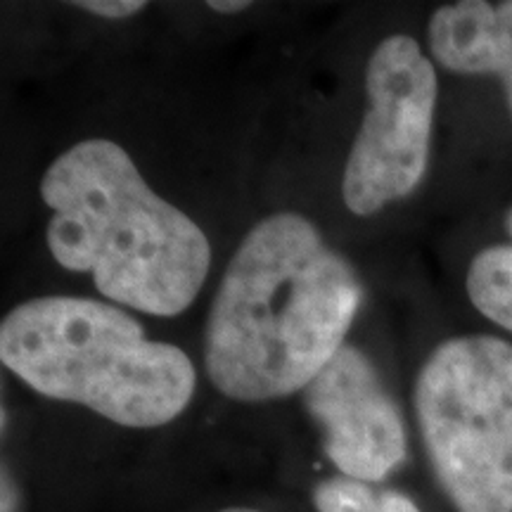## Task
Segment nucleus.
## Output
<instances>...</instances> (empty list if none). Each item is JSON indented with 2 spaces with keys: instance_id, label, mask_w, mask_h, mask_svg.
<instances>
[{
  "instance_id": "2",
  "label": "nucleus",
  "mask_w": 512,
  "mask_h": 512,
  "mask_svg": "<svg viewBox=\"0 0 512 512\" xmlns=\"http://www.w3.org/2000/svg\"><path fill=\"white\" fill-rule=\"evenodd\" d=\"M53 211L46 245L62 268L91 273L105 299L147 316L190 309L211 268V245L185 211L147 185L119 143L88 138L41 181Z\"/></svg>"
},
{
  "instance_id": "9",
  "label": "nucleus",
  "mask_w": 512,
  "mask_h": 512,
  "mask_svg": "<svg viewBox=\"0 0 512 512\" xmlns=\"http://www.w3.org/2000/svg\"><path fill=\"white\" fill-rule=\"evenodd\" d=\"M467 294L486 318L512 332V245L489 247L472 259Z\"/></svg>"
},
{
  "instance_id": "12",
  "label": "nucleus",
  "mask_w": 512,
  "mask_h": 512,
  "mask_svg": "<svg viewBox=\"0 0 512 512\" xmlns=\"http://www.w3.org/2000/svg\"><path fill=\"white\" fill-rule=\"evenodd\" d=\"M214 512H268V510L259 508V505H249V503H230V505H221V508H216Z\"/></svg>"
},
{
  "instance_id": "7",
  "label": "nucleus",
  "mask_w": 512,
  "mask_h": 512,
  "mask_svg": "<svg viewBox=\"0 0 512 512\" xmlns=\"http://www.w3.org/2000/svg\"><path fill=\"white\" fill-rule=\"evenodd\" d=\"M430 50L456 74H496L512 114V0H460L430 19Z\"/></svg>"
},
{
  "instance_id": "10",
  "label": "nucleus",
  "mask_w": 512,
  "mask_h": 512,
  "mask_svg": "<svg viewBox=\"0 0 512 512\" xmlns=\"http://www.w3.org/2000/svg\"><path fill=\"white\" fill-rule=\"evenodd\" d=\"M72 5L88 12V15L105 19H128L147 8V3H143V0H79V3Z\"/></svg>"
},
{
  "instance_id": "5",
  "label": "nucleus",
  "mask_w": 512,
  "mask_h": 512,
  "mask_svg": "<svg viewBox=\"0 0 512 512\" xmlns=\"http://www.w3.org/2000/svg\"><path fill=\"white\" fill-rule=\"evenodd\" d=\"M437 72L418 41L392 34L366 64L368 107L342 176L351 214L373 216L418 188L430 162Z\"/></svg>"
},
{
  "instance_id": "4",
  "label": "nucleus",
  "mask_w": 512,
  "mask_h": 512,
  "mask_svg": "<svg viewBox=\"0 0 512 512\" xmlns=\"http://www.w3.org/2000/svg\"><path fill=\"white\" fill-rule=\"evenodd\" d=\"M427 460L458 512H512V344L494 335L439 344L415 382Z\"/></svg>"
},
{
  "instance_id": "3",
  "label": "nucleus",
  "mask_w": 512,
  "mask_h": 512,
  "mask_svg": "<svg viewBox=\"0 0 512 512\" xmlns=\"http://www.w3.org/2000/svg\"><path fill=\"white\" fill-rule=\"evenodd\" d=\"M0 361L46 399L126 430H159L188 411L197 370L181 347L152 342L119 306L48 294L0 323Z\"/></svg>"
},
{
  "instance_id": "1",
  "label": "nucleus",
  "mask_w": 512,
  "mask_h": 512,
  "mask_svg": "<svg viewBox=\"0 0 512 512\" xmlns=\"http://www.w3.org/2000/svg\"><path fill=\"white\" fill-rule=\"evenodd\" d=\"M361 299L356 268L306 216H266L242 238L211 302V384L238 403L302 394L347 344Z\"/></svg>"
},
{
  "instance_id": "6",
  "label": "nucleus",
  "mask_w": 512,
  "mask_h": 512,
  "mask_svg": "<svg viewBox=\"0 0 512 512\" xmlns=\"http://www.w3.org/2000/svg\"><path fill=\"white\" fill-rule=\"evenodd\" d=\"M337 475L384 484L408 458L406 422L373 361L344 344L302 392Z\"/></svg>"
},
{
  "instance_id": "11",
  "label": "nucleus",
  "mask_w": 512,
  "mask_h": 512,
  "mask_svg": "<svg viewBox=\"0 0 512 512\" xmlns=\"http://www.w3.org/2000/svg\"><path fill=\"white\" fill-rule=\"evenodd\" d=\"M209 8L219 15H238V12L252 8V3L249 0H211Z\"/></svg>"
},
{
  "instance_id": "8",
  "label": "nucleus",
  "mask_w": 512,
  "mask_h": 512,
  "mask_svg": "<svg viewBox=\"0 0 512 512\" xmlns=\"http://www.w3.org/2000/svg\"><path fill=\"white\" fill-rule=\"evenodd\" d=\"M313 512H422L406 491L389 484H370L332 475L318 479L311 489Z\"/></svg>"
}]
</instances>
